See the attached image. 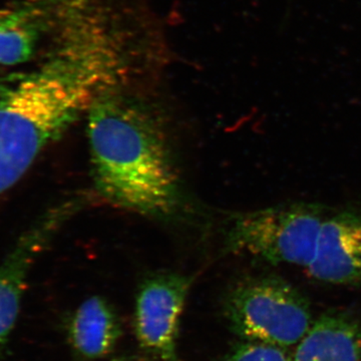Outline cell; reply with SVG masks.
<instances>
[{
  "label": "cell",
  "mask_w": 361,
  "mask_h": 361,
  "mask_svg": "<svg viewBox=\"0 0 361 361\" xmlns=\"http://www.w3.org/2000/svg\"><path fill=\"white\" fill-rule=\"evenodd\" d=\"M307 269L319 281L361 287L360 214L342 211L325 218Z\"/></svg>",
  "instance_id": "obj_7"
},
{
  "label": "cell",
  "mask_w": 361,
  "mask_h": 361,
  "mask_svg": "<svg viewBox=\"0 0 361 361\" xmlns=\"http://www.w3.org/2000/svg\"><path fill=\"white\" fill-rule=\"evenodd\" d=\"M68 32L39 68L0 78V197L122 77L120 39L103 20L82 18Z\"/></svg>",
  "instance_id": "obj_1"
},
{
  "label": "cell",
  "mask_w": 361,
  "mask_h": 361,
  "mask_svg": "<svg viewBox=\"0 0 361 361\" xmlns=\"http://www.w3.org/2000/svg\"><path fill=\"white\" fill-rule=\"evenodd\" d=\"M96 194L106 203L149 217H169L180 204V184L160 123L144 104L116 87L87 111Z\"/></svg>",
  "instance_id": "obj_2"
},
{
  "label": "cell",
  "mask_w": 361,
  "mask_h": 361,
  "mask_svg": "<svg viewBox=\"0 0 361 361\" xmlns=\"http://www.w3.org/2000/svg\"><path fill=\"white\" fill-rule=\"evenodd\" d=\"M118 313L103 297L87 299L71 315L66 326L73 355L82 361L102 360L110 355L122 336Z\"/></svg>",
  "instance_id": "obj_8"
},
{
  "label": "cell",
  "mask_w": 361,
  "mask_h": 361,
  "mask_svg": "<svg viewBox=\"0 0 361 361\" xmlns=\"http://www.w3.org/2000/svg\"><path fill=\"white\" fill-rule=\"evenodd\" d=\"M111 361H153L147 355H122L114 358Z\"/></svg>",
  "instance_id": "obj_12"
},
{
  "label": "cell",
  "mask_w": 361,
  "mask_h": 361,
  "mask_svg": "<svg viewBox=\"0 0 361 361\" xmlns=\"http://www.w3.org/2000/svg\"><path fill=\"white\" fill-rule=\"evenodd\" d=\"M224 314L244 341L290 348L312 324L310 304L293 285L275 275L249 277L227 294Z\"/></svg>",
  "instance_id": "obj_3"
},
{
  "label": "cell",
  "mask_w": 361,
  "mask_h": 361,
  "mask_svg": "<svg viewBox=\"0 0 361 361\" xmlns=\"http://www.w3.org/2000/svg\"><path fill=\"white\" fill-rule=\"evenodd\" d=\"M293 361H361V324L345 313H324L298 342Z\"/></svg>",
  "instance_id": "obj_9"
},
{
  "label": "cell",
  "mask_w": 361,
  "mask_h": 361,
  "mask_svg": "<svg viewBox=\"0 0 361 361\" xmlns=\"http://www.w3.org/2000/svg\"><path fill=\"white\" fill-rule=\"evenodd\" d=\"M82 202L77 197L45 211L18 237L0 263V351L16 327L32 265Z\"/></svg>",
  "instance_id": "obj_6"
},
{
  "label": "cell",
  "mask_w": 361,
  "mask_h": 361,
  "mask_svg": "<svg viewBox=\"0 0 361 361\" xmlns=\"http://www.w3.org/2000/svg\"><path fill=\"white\" fill-rule=\"evenodd\" d=\"M325 218L312 204H291L240 214L233 219L226 246L270 264L308 267L314 258Z\"/></svg>",
  "instance_id": "obj_4"
},
{
  "label": "cell",
  "mask_w": 361,
  "mask_h": 361,
  "mask_svg": "<svg viewBox=\"0 0 361 361\" xmlns=\"http://www.w3.org/2000/svg\"><path fill=\"white\" fill-rule=\"evenodd\" d=\"M223 361H293L286 348L264 343L243 341L233 346Z\"/></svg>",
  "instance_id": "obj_11"
},
{
  "label": "cell",
  "mask_w": 361,
  "mask_h": 361,
  "mask_svg": "<svg viewBox=\"0 0 361 361\" xmlns=\"http://www.w3.org/2000/svg\"><path fill=\"white\" fill-rule=\"evenodd\" d=\"M39 6L20 9L0 18V65L25 63L39 39Z\"/></svg>",
  "instance_id": "obj_10"
},
{
  "label": "cell",
  "mask_w": 361,
  "mask_h": 361,
  "mask_svg": "<svg viewBox=\"0 0 361 361\" xmlns=\"http://www.w3.org/2000/svg\"><path fill=\"white\" fill-rule=\"evenodd\" d=\"M193 278L161 273L137 290L134 330L140 346L153 361H182L178 353L180 319Z\"/></svg>",
  "instance_id": "obj_5"
}]
</instances>
